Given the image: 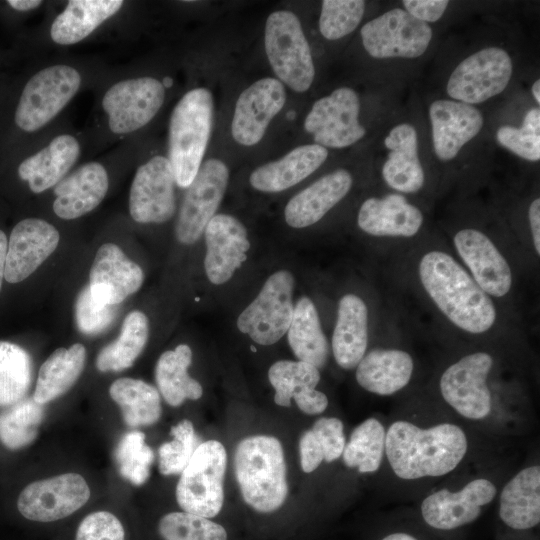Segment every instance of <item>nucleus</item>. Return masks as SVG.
Returning a JSON list of instances; mask_svg holds the SVG:
<instances>
[{
  "label": "nucleus",
  "instance_id": "nucleus-48",
  "mask_svg": "<svg viewBox=\"0 0 540 540\" xmlns=\"http://www.w3.org/2000/svg\"><path fill=\"white\" fill-rule=\"evenodd\" d=\"M117 313V305L99 303L92 297L89 285L77 296L75 320L78 329L86 335H96L107 329Z\"/></svg>",
  "mask_w": 540,
  "mask_h": 540
},
{
  "label": "nucleus",
  "instance_id": "nucleus-47",
  "mask_svg": "<svg viewBox=\"0 0 540 540\" xmlns=\"http://www.w3.org/2000/svg\"><path fill=\"white\" fill-rule=\"evenodd\" d=\"M366 3L363 0H324L319 16V30L328 40H338L360 24Z\"/></svg>",
  "mask_w": 540,
  "mask_h": 540
},
{
  "label": "nucleus",
  "instance_id": "nucleus-42",
  "mask_svg": "<svg viewBox=\"0 0 540 540\" xmlns=\"http://www.w3.org/2000/svg\"><path fill=\"white\" fill-rule=\"evenodd\" d=\"M268 379L275 391V403L282 407H290L293 395L316 388L321 375L319 369L309 363L299 360H279L270 366Z\"/></svg>",
  "mask_w": 540,
  "mask_h": 540
},
{
  "label": "nucleus",
  "instance_id": "nucleus-14",
  "mask_svg": "<svg viewBox=\"0 0 540 540\" xmlns=\"http://www.w3.org/2000/svg\"><path fill=\"white\" fill-rule=\"evenodd\" d=\"M165 100V87L157 78H128L110 86L102 98L108 127L115 134L135 132L148 124Z\"/></svg>",
  "mask_w": 540,
  "mask_h": 540
},
{
  "label": "nucleus",
  "instance_id": "nucleus-54",
  "mask_svg": "<svg viewBox=\"0 0 540 540\" xmlns=\"http://www.w3.org/2000/svg\"><path fill=\"white\" fill-rule=\"evenodd\" d=\"M528 218L531 227L533 244L537 255H540V199L532 201L528 210Z\"/></svg>",
  "mask_w": 540,
  "mask_h": 540
},
{
  "label": "nucleus",
  "instance_id": "nucleus-44",
  "mask_svg": "<svg viewBox=\"0 0 540 540\" xmlns=\"http://www.w3.org/2000/svg\"><path fill=\"white\" fill-rule=\"evenodd\" d=\"M163 540H227L225 528L205 517L188 512H171L159 520Z\"/></svg>",
  "mask_w": 540,
  "mask_h": 540
},
{
  "label": "nucleus",
  "instance_id": "nucleus-38",
  "mask_svg": "<svg viewBox=\"0 0 540 540\" xmlns=\"http://www.w3.org/2000/svg\"><path fill=\"white\" fill-rule=\"evenodd\" d=\"M149 337L147 316L135 310L125 317L118 338L105 346L96 358L101 372H119L131 367L143 351Z\"/></svg>",
  "mask_w": 540,
  "mask_h": 540
},
{
  "label": "nucleus",
  "instance_id": "nucleus-4",
  "mask_svg": "<svg viewBox=\"0 0 540 540\" xmlns=\"http://www.w3.org/2000/svg\"><path fill=\"white\" fill-rule=\"evenodd\" d=\"M213 97L209 89L186 92L170 116L168 160L176 185L187 189L202 164L213 125Z\"/></svg>",
  "mask_w": 540,
  "mask_h": 540
},
{
  "label": "nucleus",
  "instance_id": "nucleus-28",
  "mask_svg": "<svg viewBox=\"0 0 540 540\" xmlns=\"http://www.w3.org/2000/svg\"><path fill=\"white\" fill-rule=\"evenodd\" d=\"M328 150L317 144L301 145L282 158L263 164L252 171L250 185L264 193H278L300 183L327 159Z\"/></svg>",
  "mask_w": 540,
  "mask_h": 540
},
{
  "label": "nucleus",
  "instance_id": "nucleus-56",
  "mask_svg": "<svg viewBox=\"0 0 540 540\" xmlns=\"http://www.w3.org/2000/svg\"><path fill=\"white\" fill-rule=\"evenodd\" d=\"M7 248H8L7 237L5 233L2 230H0V291H1L2 281L4 278Z\"/></svg>",
  "mask_w": 540,
  "mask_h": 540
},
{
  "label": "nucleus",
  "instance_id": "nucleus-2",
  "mask_svg": "<svg viewBox=\"0 0 540 540\" xmlns=\"http://www.w3.org/2000/svg\"><path fill=\"white\" fill-rule=\"evenodd\" d=\"M419 278L439 310L457 327L480 334L496 320V309L474 279L442 251L426 253L419 263Z\"/></svg>",
  "mask_w": 540,
  "mask_h": 540
},
{
  "label": "nucleus",
  "instance_id": "nucleus-21",
  "mask_svg": "<svg viewBox=\"0 0 540 540\" xmlns=\"http://www.w3.org/2000/svg\"><path fill=\"white\" fill-rule=\"evenodd\" d=\"M434 152L441 161L454 159L481 131L484 119L473 105L438 99L429 107Z\"/></svg>",
  "mask_w": 540,
  "mask_h": 540
},
{
  "label": "nucleus",
  "instance_id": "nucleus-25",
  "mask_svg": "<svg viewBox=\"0 0 540 540\" xmlns=\"http://www.w3.org/2000/svg\"><path fill=\"white\" fill-rule=\"evenodd\" d=\"M388 150L382 166V178L401 193H416L424 185L425 175L418 156V136L409 123L394 126L384 138Z\"/></svg>",
  "mask_w": 540,
  "mask_h": 540
},
{
  "label": "nucleus",
  "instance_id": "nucleus-34",
  "mask_svg": "<svg viewBox=\"0 0 540 540\" xmlns=\"http://www.w3.org/2000/svg\"><path fill=\"white\" fill-rule=\"evenodd\" d=\"M288 344L299 361L321 369L329 357L328 340L322 330L313 301L300 297L294 304L292 321L287 331Z\"/></svg>",
  "mask_w": 540,
  "mask_h": 540
},
{
  "label": "nucleus",
  "instance_id": "nucleus-27",
  "mask_svg": "<svg viewBox=\"0 0 540 540\" xmlns=\"http://www.w3.org/2000/svg\"><path fill=\"white\" fill-rule=\"evenodd\" d=\"M422 223V212L397 193L366 199L357 216V224L363 232L380 237H412Z\"/></svg>",
  "mask_w": 540,
  "mask_h": 540
},
{
  "label": "nucleus",
  "instance_id": "nucleus-51",
  "mask_svg": "<svg viewBox=\"0 0 540 540\" xmlns=\"http://www.w3.org/2000/svg\"><path fill=\"white\" fill-rule=\"evenodd\" d=\"M404 10L414 18L425 22H436L445 13L449 1L447 0H404Z\"/></svg>",
  "mask_w": 540,
  "mask_h": 540
},
{
  "label": "nucleus",
  "instance_id": "nucleus-9",
  "mask_svg": "<svg viewBox=\"0 0 540 540\" xmlns=\"http://www.w3.org/2000/svg\"><path fill=\"white\" fill-rule=\"evenodd\" d=\"M512 74L513 62L509 53L498 46L485 47L454 68L446 92L453 100L474 106L502 93Z\"/></svg>",
  "mask_w": 540,
  "mask_h": 540
},
{
  "label": "nucleus",
  "instance_id": "nucleus-30",
  "mask_svg": "<svg viewBox=\"0 0 540 540\" xmlns=\"http://www.w3.org/2000/svg\"><path fill=\"white\" fill-rule=\"evenodd\" d=\"M331 345L336 363L345 370L356 368L366 354L368 309L359 296L345 294L340 298Z\"/></svg>",
  "mask_w": 540,
  "mask_h": 540
},
{
  "label": "nucleus",
  "instance_id": "nucleus-32",
  "mask_svg": "<svg viewBox=\"0 0 540 540\" xmlns=\"http://www.w3.org/2000/svg\"><path fill=\"white\" fill-rule=\"evenodd\" d=\"M499 516L510 528L527 530L540 522V466L518 471L502 488Z\"/></svg>",
  "mask_w": 540,
  "mask_h": 540
},
{
  "label": "nucleus",
  "instance_id": "nucleus-10",
  "mask_svg": "<svg viewBox=\"0 0 540 540\" xmlns=\"http://www.w3.org/2000/svg\"><path fill=\"white\" fill-rule=\"evenodd\" d=\"M365 51L373 58H418L428 49L433 31L401 8L384 12L360 30Z\"/></svg>",
  "mask_w": 540,
  "mask_h": 540
},
{
  "label": "nucleus",
  "instance_id": "nucleus-37",
  "mask_svg": "<svg viewBox=\"0 0 540 540\" xmlns=\"http://www.w3.org/2000/svg\"><path fill=\"white\" fill-rule=\"evenodd\" d=\"M109 394L120 407L123 420L129 427L150 426L160 419V393L143 380L119 378L111 384Z\"/></svg>",
  "mask_w": 540,
  "mask_h": 540
},
{
  "label": "nucleus",
  "instance_id": "nucleus-24",
  "mask_svg": "<svg viewBox=\"0 0 540 540\" xmlns=\"http://www.w3.org/2000/svg\"><path fill=\"white\" fill-rule=\"evenodd\" d=\"M352 184L353 177L346 169L320 177L287 202L285 222L296 229L314 225L348 194Z\"/></svg>",
  "mask_w": 540,
  "mask_h": 540
},
{
  "label": "nucleus",
  "instance_id": "nucleus-19",
  "mask_svg": "<svg viewBox=\"0 0 540 540\" xmlns=\"http://www.w3.org/2000/svg\"><path fill=\"white\" fill-rule=\"evenodd\" d=\"M284 85L273 77L261 78L239 95L231 122V134L240 145L259 143L270 122L286 103Z\"/></svg>",
  "mask_w": 540,
  "mask_h": 540
},
{
  "label": "nucleus",
  "instance_id": "nucleus-33",
  "mask_svg": "<svg viewBox=\"0 0 540 540\" xmlns=\"http://www.w3.org/2000/svg\"><path fill=\"white\" fill-rule=\"evenodd\" d=\"M122 0H70L50 27L53 42L72 45L81 42L123 6Z\"/></svg>",
  "mask_w": 540,
  "mask_h": 540
},
{
  "label": "nucleus",
  "instance_id": "nucleus-20",
  "mask_svg": "<svg viewBox=\"0 0 540 540\" xmlns=\"http://www.w3.org/2000/svg\"><path fill=\"white\" fill-rule=\"evenodd\" d=\"M59 240L58 230L43 219L18 222L8 242L5 280L14 284L29 277L55 251Z\"/></svg>",
  "mask_w": 540,
  "mask_h": 540
},
{
  "label": "nucleus",
  "instance_id": "nucleus-29",
  "mask_svg": "<svg viewBox=\"0 0 540 540\" xmlns=\"http://www.w3.org/2000/svg\"><path fill=\"white\" fill-rule=\"evenodd\" d=\"M80 152V144L74 136L57 135L45 147L20 163L18 175L28 183L32 192H44L67 176Z\"/></svg>",
  "mask_w": 540,
  "mask_h": 540
},
{
  "label": "nucleus",
  "instance_id": "nucleus-35",
  "mask_svg": "<svg viewBox=\"0 0 540 540\" xmlns=\"http://www.w3.org/2000/svg\"><path fill=\"white\" fill-rule=\"evenodd\" d=\"M86 360V349L80 343L56 349L41 365L33 400L44 405L66 393L78 380Z\"/></svg>",
  "mask_w": 540,
  "mask_h": 540
},
{
  "label": "nucleus",
  "instance_id": "nucleus-15",
  "mask_svg": "<svg viewBox=\"0 0 540 540\" xmlns=\"http://www.w3.org/2000/svg\"><path fill=\"white\" fill-rule=\"evenodd\" d=\"M90 494L80 474L64 473L28 484L18 496L17 508L28 520L53 522L83 507Z\"/></svg>",
  "mask_w": 540,
  "mask_h": 540
},
{
  "label": "nucleus",
  "instance_id": "nucleus-6",
  "mask_svg": "<svg viewBox=\"0 0 540 540\" xmlns=\"http://www.w3.org/2000/svg\"><path fill=\"white\" fill-rule=\"evenodd\" d=\"M227 452L214 439L198 445L187 466L180 473L176 500L184 512L205 518L219 514L224 503V477Z\"/></svg>",
  "mask_w": 540,
  "mask_h": 540
},
{
  "label": "nucleus",
  "instance_id": "nucleus-43",
  "mask_svg": "<svg viewBox=\"0 0 540 540\" xmlns=\"http://www.w3.org/2000/svg\"><path fill=\"white\" fill-rule=\"evenodd\" d=\"M114 456L119 473L124 479L136 486L147 481L154 461V453L146 444L143 432L126 433L119 441Z\"/></svg>",
  "mask_w": 540,
  "mask_h": 540
},
{
  "label": "nucleus",
  "instance_id": "nucleus-49",
  "mask_svg": "<svg viewBox=\"0 0 540 540\" xmlns=\"http://www.w3.org/2000/svg\"><path fill=\"white\" fill-rule=\"evenodd\" d=\"M75 540H125V531L114 514L96 511L81 521Z\"/></svg>",
  "mask_w": 540,
  "mask_h": 540
},
{
  "label": "nucleus",
  "instance_id": "nucleus-55",
  "mask_svg": "<svg viewBox=\"0 0 540 540\" xmlns=\"http://www.w3.org/2000/svg\"><path fill=\"white\" fill-rule=\"evenodd\" d=\"M7 3L17 11H29L38 8L43 2L40 0H9Z\"/></svg>",
  "mask_w": 540,
  "mask_h": 540
},
{
  "label": "nucleus",
  "instance_id": "nucleus-40",
  "mask_svg": "<svg viewBox=\"0 0 540 540\" xmlns=\"http://www.w3.org/2000/svg\"><path fill=\"white\" fill-rule=\"evenodd\" d=\"M32 379V360L21 346L0 341V407L24 399Z\"/></svg>",
  "mask_w": 540,
  "mask_h": 540
},
{
  "label": "nucleus",
  "instance_id": "nucleus-16",
  "mask_svg": "<svg viewBox=\"0 0 540 540\" xmlns=\"http://www.w3.org/2000/svg\"><path fill=\"white\" fill-rule=\"evenodd\" d=\"M175 178L167 157L156 155L140 165L129 193V212L141 224H161L176 212Z\"/></svg>",
  "mask_w": 540,
  "mask_h": 540
},
{
  "label": "nucleus",
  "instance_id": "nucleus-1",
  "mask_svg": "<svg viewBox=\"0 0 540 540\" xmlns=\"http://www.w3.org/2000/svg\"><path fill=\"white\" fill-rule=\"evenodd\" d=\"M467 450L464 430L453 423L421 428L397 420L386 430L385 456L393 473L403 480L444 476L456 469Z\"/></svg>",
  "mask_w": 540,
  "mask_h": 540
},
{
  "label": "nucleus",
  "instance_id": "nucleus-3",
  "mask_svg": "<svg viewBox=\"0 0 540 540\" xmlns=\"http://www.w3.org/2000/svg\"><path fill=\"white\" fill-rule=\"evenodd\" d=\"M234 473L245 503L260 513L278 510L288 495L281 442L269 435L242 439L234 453Z\"/></svg>",
  "mask_w": 540,
  "mask_h": 540
},
{
  "label": "nucleus",
  "instance_id": "nucleus-46",
  "mask_svg": "<svg viewBox=\"0 0 540 540\" xmlns=\"http://www.w3.org/2000/svg\"><path fill=\"white\" fill-rule=\"evenodd\" d=\"M497 142L513 154L528 161L540 159V109L531 108L521 127L503 125L496 132Z\"/></svg>",
  "mask_w": 540,
  "mask_h": 540
},
{
  "label": "nucleus",
  "instance_id": "nucleus-53",
  "mask_svg": "<svg viewBox=\"0 0 540 540\" xmlns=\"http://www.w3.org/2000/svg\"><path fill=\"white\" fill-rule=\"evenodd\" d=\"M300 411L307 415H318L328 407V398L325 393L316 388L300 391L293 398Z\"/></svg>",
  "mask_w": 540,
  "mask_h": 540
},
{
  "label": "nucleus",
  "instance_id": "nucleus-11",
  "mask_svg": "<svg viewBox=\"0 0 540 540\" xmlns=\"http://www.w3.org/2000/svg\"><path fill=\"white\" fill-rule=\"evenodd\" d=\"M493 358L486 352L463 356L442 373L439 381L444 401L462 417L479 421L488 417L492 397L487 378Z\"/></svg>",
  "mask_w": 540,
  "mask_h": 540
},
{
  "label": "nucleus",
  "instance_id": "nucleus-17",
  "mask_svg": "<svg viewBox=\"0 0 540 540\" xmlns=\"http://www.w3.org/2000/svg\"><path fill=\"white\" fill-rule=\"evenodd\" d=\"M496 494L492 481L476 478L457 491L442 488L429 494L421 503V515L434 529L453 530L475 521Z\"/></svg>",
  "mask_w": 540,
  "mask_h": 540
},
{
  "label": "nucleus",
  "instance_id": "nucleus-23",
  "mask_svg": "<svg viewBox=\"0 0 540 540\" xmlns=\"http://www.w3.org/2000/svg\"><path fill=\"white\" fill-rule=\"evenodd\" d=\"M144 281L141 267L113 243L101 245L90 269L89 288L95 301L118 305L138 291Z\"/></svg>",
  "mask_w": 540,
  "mask_h": 540
},
{
  "label": "nucleus",
  "instance_id": "nucleus-39",
  "mask_svg": "<svg viewBox=\"0 0 540 540\" xmlns=\"http://www.w3.org/2000/svg\"><path fill=\"white\" fill-rule=\"evenodd\" d=\"M385 437L386 429L378 419L370 417L362 421L345 444L344 464L362 474L378 471L385 455Z\"/></svg>",
  "mask_w": 540,
  "mask_h": 540
},
{
  "label": "nucleus",
  "instance_id": "nucleus-22",
  "mask_svg": "<svg viewBox=\"0 0 540 540\" xmlns=\"http://www.w3.org/2000/svg\"><path fill=\"white\" fill-rule=\"evenodd\" d=\"M453 241L474 281L486 294L502 297L509 292L512 285L510 266L487 235L477 229H462Z\"/></svg>",
  "mask_w": 540,
  "mask_h": 540
},
{
  "label": "nucleus",
  "instance_id": "nucleus-58",
  "mask_svg": "<svg viewBox=\"0 0 540 540\" xmlns=\"http://www.w3.org/2000/svg\"><path fill=\"white\" fill-rule=\"evenodd\" d=\"M531 91H532V95H533L536 103L539 105L540 104V80L539 79H537L533 83Z\"/></svg>",
  "mask_w": 540,
  "mask_h": 540
},
{
  "label": "nucleus",
  "instance_id": "nucleus-31",
  "mask_svg": "<svg viewBox=\"0 0 540 540\" xmlns=\"http://www.w3.org/2000/svg\"><path fill=\"white\" fill-rule=\"evenodd\" d=\"M413 370V359L406 351L373 349L356 366L355 377L366 391L389 396L409 383Z\"/></svg>",
  "mask_w": 540,
  "mask_h": 540
},
{
  "label": "nucleus",
  "instance_id": "nucleus-8",
  "mask_svg": "<svg viewBox=\"0 0 540 540\" xmlns=\"http://www.w3.org/2000/svg\"><path fill=\"white\" fill-rule=\"evenodd\" d=\"M81 82L79 71L69 65L41 69L23 88L15 111L16 125L25 132L41 129L77 94Z\"/></svg>",
  "mask_w": 540,
  "mask_h": 540
},
{
  "label": "nucleus",
  "instance_id": "nucleus-52",
  "mask_svg": "<svg viewBox=\"0 0 540 540\" xmlns=\"http://www.w3.org/2000/svg\"><path fill=\"white\" fill-rule=\"evenodd\" d=\"M301 469L305 473L315 471L324 461L322 448L311 429L306 430L299 440Z\"/></svg>",
  "mask_w": 540,
  "mask_h": 540
},
{
  "label": "nucleus",
  "instance_id": "nucleus-41",
  "mask_svg": "<svg viewBox=\"0 0 540 540\" xmlns=\"http://www.w3.org/2000/svg\"><path fill=\"white\" fill-rule=\"evenodd\" d=\"M44 419L43 405L30 399L6 407L0 412V442L9 450L30 445Z\"/></svg>",
  "mask_w": 540,
  "mask_h": 540
},
{
  "label": "nucleus",
  "instance_id": "nucleus-45",
  "mask_svg": "<svg viewBox=\"0 0 540 540\" xmlns=\"http://www.w3.org/2000/svg\"><path fill=\"white\" fill-rule=\"evenodd\" d=\"M172 439L158 449V467L162 475L180 474L198 447L199 438L190 420L184 419L171 428Z\"/></svg>",
  "mask_w": 540,
  "mask_h": 540
},
{
  "label": "nucleus",
  "instance_id": "nucleus-57",
  "mask_svg": "<svg viewBox=\"0 0 540 540\" xmlns=\"http://www.w3.org/2000/svg\"><path fill=\"white\" fill-rule=\"evenodd\" d=\"M381 540H418V539L408 533L394 532L383 537Z\"/></svg>",
  "mask_w": 540,
  "mask_h": 540
},
{
  "label": "nucleus",
  "instance_id": "nucleus-50",
  "mask_svg": "<svg viewBox=\"0 0 540 540\" xmlns=\"http://www.w3.org/2000/svg\"><path fill=\"white\" fill-rule=\"evenodd\" d=\"M324 455V461L331 463L342 456L346 438L343 422L336 417H320L311 428Z\"/></svg>",
  "mask_w": 540,
  "mask_h": 540
},
{
  "label": "nucleus",
  "instance_id": "nucleus-18",
  "mask_svg": "<svg viewBox=\"0 0 540 540\" xmlns=\"http://www.w3.org/2000/svg\"><path fill=\"white\" fill-rule=\"evenodd\" d=\"M204 271L214 285L230 281L243 266L251 247L247 228L236 217L219 213L204 230Z\"/></svg>",
  "mask_w": 540,
  "mask_h": 540
},
{
  "label": "nucleus",
  "instance_id": "nucleus-5",
  "mask_svg": "<svg viewBox=\"0 0 540 540\" xmlns=\"http://www.w3.org/2000/svg\"><path fill=\"white\" fill-rule=\"evenodd\" d=\"M264 47L270 66L283 85L299 93L311 87L315 78L311 48L293 12L278 10L268 16Z\"/></svg>",
  "mask_w": 540,
  "mask_h": 540
},
{
  "label": "nucleus",
  "instance_id": "nucleus-13",
  "mask_svg": "<svg viewBox=\"0 0 540 540\" xmlns=\"http://www.w3.org/2000/svg\"><path fill=\"white\" fill-rule=\"evenodd\" d=\"M229 182L227 165L216 158L202 162L187 188L175 224L177 240L186 245L197 242L223 200Z\"/></svg>",
  "mask_w": 540,
  "mask_h": 540
},
{
  "label": "nucleus",
  "instance_id": "nucleus-36",
  "mask_svg": "<svg viewBox=\"0 0 540 540\" xmlns=\"http://www.w3.org/2000/svg\"><path fill=\"white\" fill-rule=\"evenodd\" d=\"M192 362V350L187 344H179L173 350L163 352L155 367V380L159 393L173 407L186 400H198L203 395L201 384L188 374Z\"/></svg>",
  "mask_w": 540,
  "mask_h": 540
},
{
  "label": "nucleus",
  "instance_id": "nucleus-26",
  "mask_svg": "<svg viewBox=\"0 0 540 540\" xmlns=\"http://www.w3.org/2000/svg\"><path fill=\"white\" fill-rule=\"evenodd\" d=\"M109 187L105 167L89 162L70 173L54 189V213L65 220L79 218L94 210L104 199Z\"/></svg>",
  "mask_w": 540,
  "mask_h": 540
},
{
  "label": "nucleus",
  "instance_id": "nucleus-12",
  "mask_svg": "<svg viewBox=\"0 0 540 540\" xmlns=\"http://www.w3.org/2000/svg\"><path fill=\"white\" fill-rule=\"evenodd\" d=\"M360 100L350 87H340L314 102L304 120V129L315 144L327 148L349 147L365 134L359 121Z\"/></svg>",
  "mask_w": 540,
  "mask_h": 540
},
{
  "label": "nucleus",
  "instance_id": "nucleus-7",
  "mask_svg": "<svg viewBox=\"0 0 540 540\" xmlns=\"http://www.w3.org/2000/svg\"><path fill=\"white\" fill-rule=\"evenodd\" d=\"M294 287L290 271L281 269L270 274L256 297L238 315V330L261 346L281 340L292 321Z\"/></svg>",
  "mask_w": 540,
  "mask_h": 540
}]
</instances>
